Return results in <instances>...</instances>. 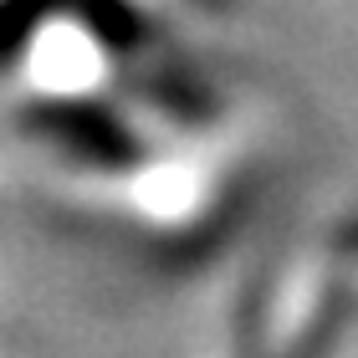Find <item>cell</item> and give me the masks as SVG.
<instances>
[{
	"label": "cell",
	"mask_w": 358,
	"mask_h": 358,
	"mask_svg": "<svg viewBox=\"0 0 358 358\" xmlns=\"http://www.w3.org/2000/svg\"><path fill=\"white\" fill-rule=\"evenodd\" d=\"M143 21L128 0H10L6 77L15 103H103L123 92Z\"/></svg>",
	"instance_id": "1"
},
{
	"label": "cell",
	"mask_w": 358,
	"mask_h": 358,
	"mask_svg": "<svg viewBox=\"0 0 358 358\" xmlns=\"http://www.w3.org/2000/svg\"><path fill=\"white\" fill-rule=\"evenodd\" d=\"M333 251H338V262L348 266V276H358V220L343 225V231L333 236Z\"/></svg>",
	"instance_id": "4"
},
{
	"label": "cell",
	"mask_w": 358,
	"mask_h": 358,
	"mask_svg": "<svg viewBox=\"0 0 358 358\" xmlns=\"http://www.w3.org/2000/svg\"><path fill=\"white\" fill-rule=\"evenodd\" d=\"M348 287H353V276L338 262V251L297 262L276 282L266 313H262V338H256L262 353L266 358H322L333 348L338 328H343Z\"/></svg>",
	"instance_id": "3"
},
{
	"label": "cell",
	"mask_w": 358,
	"mask_h": 358,
	"mask_svg": "<svg viewBox=\"0 0 358 358\" xmlns=\"http://www.w3.org/2000/svg\"><path fill=\"white\" fill-rule=\"evenodd\" d=\"M128 210L159 236H200L210 231L236 189V164L205 138H174L169 149L138 154L123 174Z\"/></svg>",
	"instance_id": "2"
},
{
	"label": "cell",
	"mask_w": 358,
	"mask_h": 358,
	"mask_svg": "<svg viewBox=\"0 0 358 358\" xmlns=\"http://www.w3.org/2000/svg\"><path fill=\"white\" fill-rule=\"evenodd\" d=\"M210 358H266V353H262V343H225V348H215Z\"/></svg>",
	"instance_id": "5"
}]
</instances>
